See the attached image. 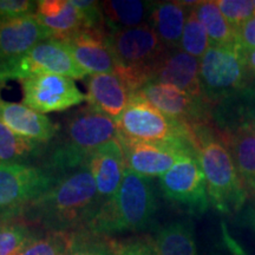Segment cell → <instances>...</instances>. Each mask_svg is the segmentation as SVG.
Here are the masks:
<instances>
[{"instance_id":"1","label":"cell","mask_w":255,"mask_h":255,"mask_svg":"<svg viewBox=\"0 0 255 255\" xmlns=\"http://www.w3.org/2000/svg\"><path fill=\"white\" fill-rule=\"evenodd\" d=\"M101 205L95 178L85 164L60 177L25 212L50 232L72 231L82 225L85 227Z\"/></svg>"},{"instance_id":"2","label":"cell","mask_w":255,"mask_h":255,"mask_svg":"<svg viewBox=\"0 0 255 255\" xmlns=\"http://www.w3.org/2000/svg\"><path fill=\"white\" fill-rule=\"evenodd\" d=\"M116 137V122L88 105L69 117L45 155L43 168L62 177L87 164L92 151Z\"/></svg>"},{"instance_id":"3","label":"cell","mask_w":255,"mask_h":255,"mask_svg":"<svg viewBox=\"0 0 255 255\" xmlns=\"http://www.w3.org/2000/svg\"><path fill=\"white\" fill-rule=\"evenodd\" d=\"M155 210V193L149 178L127 168L119 190L102 203L85 228L94 235L141 231L150 225Z\"/></svg>"},{"instance_id":"4","label":"cell","mask_w":255,"mask_h":255,"mask_svg":"<svg viewBox=\"0 0 255 255\" xmlns=\"http://www.w3.org/2000/svg\"><path fill=\"white\" fill-rule=\"evenodd\" d=\"M196 155L207 182L209 200L223 214L237 213L247 199V191L238 173L226 141L216 136L208 124L193 129Z\"/></svg>"},{"instance_id":"5","label":"cell","mask_w":255,"mask_h":255,"mask_svg":"<svg viewBox=\"0 0 255 255\" xmlns=\"http://www.w3.org/2000/svg\"><path fill=\"white\" fill-rule=\"evenodd\" d=\"M110 44L119 64L116 72L137 94L152 81L156 68L169 51L149 24L110 33Z\"/></svg>"},{"instance_id":"6","label":"cell","mask_w":255,"mask_h":255,"mask_svg":"<svg viewBox=\"0 0 255 255\" xmlns=\"http://www.w3.org/2000/svg\"><path fill=\"white\" fill-rule=\"evenodd\" d=\"M116 124L120 139L195 148L189 127L170 120L139 94L133 96Z\"/></svg>"},{"instance_id":"7","label":"cell","mask_w":255,"mask_h":255,"mask_svg":"<svg viewBox=\"0 0 255 255\" xmlns=\"http://www.w3.org/2000/svg\"><path fill=\"white\" fill-rule=\"evenodd\" d=\"M250 69L238 43L210 45L200 59V81L206 101L228 97L245 88Z\"/></svg>"},{"instance_id":"8","label":"cell","mask_w":255,"mask_h":255,"mask_svg":"<svg viewBox=\"0 0 255 255\" xmlns=\"http://www.w3.org/2000/svg\"><path fill=\"white\" fill-rule=\"evenodd\" d=\"M40 73H57L72 79H84L87 73L58 39L43 40L25 55L0 63V83L24 81Z\"/></svg>"},{"instance_id":"9","label":"cell","mask_w":255,"mask_h":255,"mask_svg":"<svg viewBox=\"0 0 255 255\" xmlns=\"http://www.w3.org/2000/svg\"><path fill=\"white\" fill-rule=\"evenodd\" d=\"M59 180V176L43 167L0 164V218L8 219L25 212Z\"/></svg>"},{"instance_id":"10","label":"cell","mask_w":255,"mask_h":255,"mask_svg":"<svg viewBox=\"0 0 255 255\" xmlns=\"http://www.w3.org/2000/svg\"><path fill=\"white\" fill-rule=\"evenodd\" d=\"M165 199L191 215L205 214L209 207L207 182L197 155L187 156L159 177Z\"/></svg>"},{"instance_id":"11","label":"cell","mask_w":255,"mask_h":255,"mask_svg":"<svg viewBox=\"0 0 255 255\" xmlns=\"http://www.w3.org/2000/svg\"><path fill=\"white\" fill-rule=\"evenodd\" d=\"M20 83L23 104L43 115L68 110L85 101L75 81L66 76L40 73Z\"/></svg>"},{"instance_id":"12","label":"cell","mask_w":255,"mask_h":255,"mask_svg":"<svg viewBox=\"0 0 255 255\" xmlns=\"http://www.w3.org/2000/svg\"><path fill=\"white\" fill-rule=\"evenodd\" d=\"M138 94L170 120L194 128L208 124L207 101L195 98L171 84L150 81Z\"/></svg>"},{"instance_id":"13","label":"cell","mask_w":255,"mask_h":255,"mask_svg":"<svg viewBox=\"0 0 255 255\" xmlns=\"http://www.w3.org/2000/svg\"><path fill=\"white\" fill-rule=\"evenodd\" d=\"M122 144L127 168L143 177H156L167 173L175 163L190 155H196V149L154 143L120 139Z\"/></svg>"},{"instance_id":"14","label":"cell","mask_w":255,"mask_h":255,"mask_svg":"<svg viewBox=\"0 0 255 255\" xmlns=\"http://www.w3.org/2000/svg\"><path fill=\"white\" fill-rule=\"evenodd\" d=\"M63 43L87 75L114 73L119 68L107 28H84Z\"/></svg>"},{"instance_id":"15","label":"cell","mask_w":255,"mask_h":255,"mask_svg":"<svg viewBox=\"0 0 255 255\" xmlns=\"http://www.w3.org/2000/svg\"><path fill=\"white\" fill-rule=\"evenodd\" d=\"M85 101L92 109L113 119H120L137 92L120 73L91 75L87 81Z\"/></svg>"},{"instance_id":"16","label":"cell","mask_w":255,"mask_h":255,"mask_svg":"<svg viewBox=\"0 0 255 255\" xmlns=\"http://www.w3.org/2000/svg\"><path fill=\"white\" fill-rule=\"evenodd\" d=\"M87 165L95 178L102 203L110 200L119 190L127 169L124 151L119 138L116 137L92 151Z\"/></svg>"},{"instance_id":"17","label":"cell","mask_w":255,"mask_h":255,"mask_svg":"<svg viewBox=\"0 0 255 255\" xmlns=\"http://www.w3.org/2000/svg\"><path fill=\"white\" fill-rule=\"evenodd\" d=\"M0 122L24 138L39 144L52 141L59 132L58 124L46 115L37 113L23 103H12L0 98Z\"/></svg>"},{"instance_id":"18","label":"cell","mask_w":255,"mask_h":255,"mask_svg":"<svg viewBox=\"0 0 255 255\" xmlns=\"http://www.w3.org/2000/svg\"><path fill=\"white\" fill-rule=\"evenodd\" d=\"M51 34L34 14L0 21V63L28 52Z\"/></svg>"},{"instance_id":"19","label":"cell","mask_w":255,"mask_h":255,"mask_svg":"<svg viewBox=\"0 0 255 255\" xmlns=\"http://www.w3.org/2000/svg\"><path fill=\"white\" fill-rule=\"evenodd\" d=\"M152 81L171 84L195 98H202L200 60L182 50H169L155 70Z\"/></svg>"},{"instance_id":"20","label":"cell","mask_w":255,"mask_h":255,"mask_svg":"<svg viewBox=\"0 0 255 255\" xmlns=\"http://www.w3.org/2000/svg\"><path fill=\"white\" fill-rule=\"evenodd\" d=\"M34 15L51 37L60 41L88 28L84 15L72 0H39Z\"/></svg>"},{"instance_id":"21","label":"cell","mask_w":255,"mask_h":255,"mask_svg":"<svg viewBox=\"0 0 255 255\" xmlns=\"http://www.w3.org/2000/svg\"><path fill=\"white\" fill-rule=\"evenodd\" d=\"M187 18V6L182 1L157 2L151 9L148 24L168 50H176L180 47Z\"/></svg>"},{"instance_id":"22","label":"cell","mask_w":255,"mask_h":255,"mask_svg":"<svg viewBox=\"0 0 255 255\" xmlns=\"http://www.w3.org/2000/svg\"><path fill=\"white\" fill-rule=\"evenodd\" d=\"M104 24L109 33L148 24L154 5L138 0H110L101 2Z\"/></svg>"},{"instance_id":"23","label":"cell","mask_w":255,"mask_h":255,"mask_svg":"<svg viewBox=\"0 0 255 255\" xmlns=\"http://www.w3.org/2000/svg\"><path fill=\"white\" fill-rule=\"evenodd\" d=\"M228 148L242 181L255 189V131L244 124L228 137Z\"/></svg>"},{"instance_id":"24","label":"cell","mask_w":255,"mask_h":255,"mask_svg":"<svg viewBox=\"0 0 255 255\" xmlns=\"http://www.w3.org/2000/svg\"><path fill=\"white\" fill-rule=\"evenodd\" d=\"M154 247L157 255H197L193 226L189 221L164 226L156 234Z\"/></svg>"},{"instance_id":"25","label":"cell","mask_w":255,"mask_h":255,"mask_svg":"<svg viewBox=\"0 0 255 255\" xmlns=\"http://www.w3.org/2000/svg\"><path fill=\"white\" fill-rule=\"evenodd\" d=\"M196 17L206 28L213 45H231L238 43V32L220 11L216 1H197L193 7Z\"/></svg>"},{"instance_id":"26","label":"cell","mask_w":255,"mask_h":255,"mask_svg":"<svg viewBox=\"0 0 255 255\" xmlns=\"http://www.w3.org/2000/svg\"><path fill=\"white\" fill-rule=\"evenodd\" d=\"M43 144L19 136L0 122V164H26L41 152Z\"/></svg>"},{"instance_id":"27","label":"cell","mask_w":255,"mask_h":255,"mask_svg":"<svg viewBox=\"0 0 255 255\" xmlns=\"http://www.w3.org/2000/svg\"><path fill=\"white\" fill-rule=\"evenodd\" d=\"M77 239L73 231L49 232L38 238L18 255H68Z\"/></svg>"},{"instance_id":"28","label":"cell","mask_w":255,"mask_h":255,"mask_svg":"<svg viewBox=\"0 0 255 255\" xmlns=\"http://www.w3.org/2000/svg\"><path fill=\"white\" fill-rule=\"evenodd\" d=\"M193 7L190 8L186 25H184L180 50L195 58H199V57L202 58V56L210 47V39L206 28L203 27L202 23L196 17L195 12L193 11Z\"/></svg>"},{"instance_id":"29","label":"cell","mask_w":255,"mask_h":255,"mask_svg":"<svg viewBox=\"0 0 255 255\" xmlns=\"http://www.w3.org/2000/svg\"><path fill=\"white\" fill-rule=\"evenodd\" d=\"M36 239L38 234L21 223L0 225V255H18Z\"/></svg>"},{"instance_id":"30","label":"cell","mask_w":255,"mask_h":255,"mask_svg":"<svg viewBox=\"0 0 255 255\" xmlns=\"http://www.w3.org/2000/svg\"><path fill=\"white\" fill-rule=\"evenodd\" d=\"M218 6L235 30L253 18L254 4L250 0H218Z\"/></svg>"},{"instance_id":"31","label":"cell","mask_w":255,"mask_h":255,"mask_svg":"<svg viewBox=\"0 0 255 255\" xmlns=\"http://www.w3.org/2000/svg\"><path fill=\"white\" fill-rule=\"evenodd\" d=\"M37 1L31 0H0V21L34 14Z\"/></svg>"},{"instance_id":"32","label":"cell","mask_w":255,"mask_h":255,"mask_svg":"<svg viewBox=\"0 0 255 255\" xmlns=\"http://www.w3.org/2000/svg\"><path fill=\"white\" fill-rule=\"evenodd\" d=\"M68 255H114L113 245L91 240L89 237H79L77 233L75 245Z\"/></svg>"},{"instance_id":"33","label":"cell","mask_w":255,"mask_h":255,"mask_svg":"<svg viewBox=\"0 0 255 255\" xmlns=\"http://www.w3.org/2000/svg\"><path fill=\"white\" fill-rule=\"evenodd\" d=\"M113 250L114 255H157L154 242L143 239L121 245L113 244Z\"/></svg>"},{"instance_id":"34","label":"cell","mask_w":255,"mask_h":255,"mask_svg":"<svg viewBox=\"0 0 255 255\" xmlns=\"http://www.w3.org/2000/svg\"><path fill=\"white\" fill-rule=\"evenodd\" d=\"M238 44L244 51L255 49V15L238 28Z\"/></svg>"},{"instance_id":"35","label":"cell","mask_w":255,"mask_h":255,"mask_svg":"<svg viewBox=\"0 0 255 255\" xmlns=\"http://www.w3.org/2000/svg\"><path fill=\"white\" fill-rule=\"evenodd\" d=\"M244 222L255 232V206L248 208L244 214Z\"/></svg>"},{"instance_id":"36","label":"cell","mask_w":255,"mask_h":255,"mask_svg":"<svg viewBox=\"0 0 255 255\" xmlns=\"http://www.w3.org/2000/svg\"><path fill=\"white\" fill-rule=\"evenodd\" d=\"M245 57H246L248 69H250V71H252L255 75V49L245 51Z\"/></svg>"},{"instance_id":"37","label":"cell","mask_w":255,"mask_h":255,"mask_svg":"<svg viewBox=\"0 0 255 255\" xmlns=\"http://www.w3.org/2000/svg\"><path fill=\"white\" fill-rule=\"evenodd\" d=\"M223 235H225V239H226V241H227L228 246H229V248H231V251L233 252V253H234L235 255H245V253H244V252H242L241 248L239 247L238 245L235 244V242L233 241L232 239L228 237V235H227V233H226V231H223Z\"/></svg>"},{"instance_id":"38","label":"cell","mask_w":255,"mask_h":255,"mask_svg":"<svg viewBox=\"0 0 255 255\" xmlns=\"http://www.w3.org/2000/svg\"><path fill=\"white\" fill-rule=\"evenodd\" d=\"M250 126L253 128V130L255 131V111H254V115H253V119H252V124H250Z\"/></svg>"},{"instance_id":"39","label":"cell","mask_w":255,"mask_h":255,"mask_svg":"<svg viewBox=\"0 0 255 255\" xmlns=\"http://www.w3.org/2000/svg\"><path fill=\"white\" fill-rule=\"evenodd\" d=\"M253 4H254V13H255V1H253ZM255 15V14H254Z\"/></svg>"}]
</instances>
